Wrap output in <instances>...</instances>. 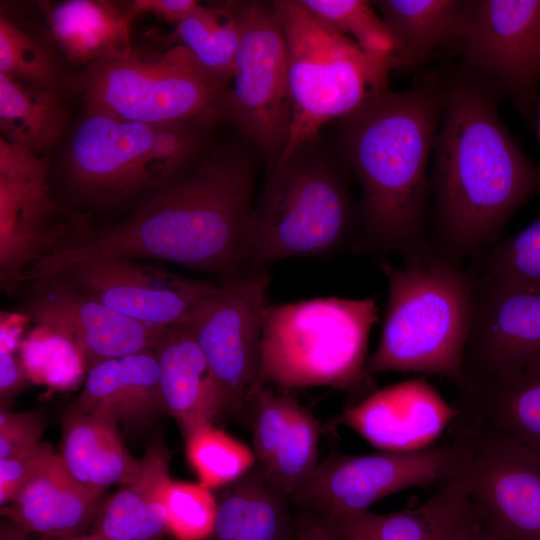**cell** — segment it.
Returning a JSON list of instances; mask_svg holds the SVG:
<instances>
[{"label": "cell", "instance_id": "37", "mask_svg": "<svg viewBox=\"0 0 540 540\" xmlns=\"http://www.w3.org/2000/svg\"><path fill=\"white\" fill-rule=\"evenodd\" d=\"M297 403L269 386L255 390L247 402L244 415L251 429L252 450L263 474L274 462Z\"/></svg>", "mask_w": 540, "mask_h": 540}, {"label": "cell", "instance_id": "7", "mask_svg": "<svg viewBox=\"0 0 540 540\" xmlns=\"http://www.w3.org/2000/svg\"><path fill=\"white\" fill-rule=\"evenodd\" d=\"M285 39L291 128L281 162L311 142L328 121L343 118L388 88L393 57L361 48L299 0L272 1ZM276 163V164H277Z\"/></svg>", "mask_w": 540, "mask_h": 540}, {"label": "cell", "instance_id": "28", "mask_svg": "<svg viewBox=\"0 0 540 540\" xmlns=\"http://www.w3.org/2000/svg\"><path fill=\"white\" fill-rule=\"evenodd\" d=\"M45 12L53 38L74 64L90 67L132 50L131 17L107 1L68 0Z\"/></svg>", "mask_w": 540, "mask_h": 540}, {"label": "cell", "instance_id": "35", "mask_svg": "<svg viewBox=\"0 0 540 540\" xmlns=\"http://www.w3.org/2000/svg\"><path fill=\"white\" fill-rule=\"evenodd\" d=\"M41 329L20 346L29 380L58 390L74 387L86 372L81 355L64 337Z\"/></svg>", "mask_w": 540, "mask_h": 540}, {"label": "cell", "instance_id": "19", "mask_svg": "<svg viewBox=\"0 0 540 540\" xmlns=\"http://www.w3.org/2000/svg\"><path fill=\"white\" fill-rule=\"evenodd\" d=\"M88 228L59 207L46 185L0 180V277L13 290L33 262L59 250Z\"/></svg>", "mask_w": 540, "mask_h": 540}, {"label": "cell", "instance_id": "29", "mask_svg": "<svg viewBox=\"0 0 540 540\" xmlns=\"http://www.w3.org/2000/svg\"><path fill=\"white\" fill-rule=\"evenodd\" d=\"M68 114L59 94L13 80L0 73L1 137L34 154L53 146Z\"/></svg>", "mask_w": 540, "mask_h": 540}, {"label": "cell", "instance_id": "18", "mask_svg": "<svg viewBox=\"0 0 540 540\" xmlns=\"http://www.w3.org/2000/svg\"><path fill=\"white\" fill-rule=\"evenodd\" d=\"M460 411L423 378L370 392L335 422L383 451H414L432 442Z\"/></svg>", "mask_w": 540, "mask_h": 540}, {"label": "cell", "instance_id": "9", "mask_svg": "<svg viewBox=\"0 0 540 540\" xmlns=\"http://www.w3.org/2000/svg\"><path fill=\"white\" fill-rule=\"evenodd\" d=\"M82 86L86 111L152 124L212 121L223 116L229 89L181 44L94 64Z\"/></svg>", "mask_w": 540, "mask_h": 540}, {"label": "cell", "instance_id": "44", "mask_svg": "<svg viewBox=\"0 0 540 540\" xmlns=\"http://www.w3.org/2000/svg\"><path fill=\"white\" fill-rule=\"evenodd\" d=\"M293 536L294 540H342L330 518L306 510L293 517Z\"/></svg>", "mask_w": 540, "mask_h": 540}, {"label": "cell", "instance_id": "41", "mask_svg": "<svg viewBox=\"0 0 540 540\" xmlns=\"http://www.w3.org/2000/svg\"><path fill=\"white\" fill-rule=\"evenodd\" d=\"M45 415L40 411L0 412V460L27 452L41 442L46 428Z\"/></svg>", "mask_w": 540, "mask_h": 540}, {"label": "cell", "instance_id": "22", "mask_svg": "<svg viewBox=\"0 0 540 540\" xmlns=\"http://www.w3.org/2000/svg\"><path fill=\"white\" fill-rule=\"evenodd\" d=\"M67 411L105 412L130 427L147 425L167 414L155 351L107 360L89 369L81 393Z\"/></svg>", "mask_w": 540, "mask_h": 540}, {"label": "cell", "instance_id": "49", "mask_svg": "<svg viewBox=\"0 0 540 540\" xmlns=\"http://www.w3.org/2000/svg\"><path fill=\"white\" fill-rule=\"evenodd\" d=\"M54 540H106V539L97 534L92 533L91 535H80V536L68 538V539H54Z\"/></svg>", "mask_w": 540, "mask_h": 540}, {"label": "cell", "instance_id": "43", "mask_svg": "<svg viewBox=\"0 0 540 540\" xmlns=\"http://www.w3.org/2000/svg\"><path fill=\"white\" fill-rule=\"evenodd\" d=\"M54 448L41 442L35 448L0 460V504L4 506L34 475Z\"/></svg>", "mask_w": 540, "mask_h": 540}, {"label": "cell", "instance_id": "4", "mask_svg": "<svg viewBox=\"0 0 540 540\" xmlns=\"http://www.w3.org/2000/svg\"><path fill=\"white\" fill-rule=\"evenodd\" d=\"M380 269L388 282L381 337L368 357L367 373L412 372L462 380L471 329L475 275L460 259L430 243Z\"/></svg>", "mask_w": 540, "mask_h": 540}, {"label": "cell", "instance_id": "2", "mask_svg": "<svg viewBox=\"0 0 540 540\" xmlns=\"http://www.w3.org/2000/svg\"><path fill=\"white\" fill-rule=\"evenodd\" d=\"M498 91L462 70L444 85L430 192L436 244L460 259L497 241L511 215L540 193V165L501 121Z\"/></svg>", "mask_w": 540, "mask_h": 540}, {"label": "cell", "instance_id": "17", "mask_svg": "<svg viewBox=\"0 0 540 540\" xmlns=\"http://www.w3.org/2000/svg\"><path fill=\"white\" fill-rule=\"evenodd\" d=\"M24 315L68 341L78 350L86 372L95 365L154 350L167 327L129 318L97 302L54 275L36 282Z\"/></svg>", "mask_w": 540, "mask_h": 540}, {"label": "cell", "instance_id": "26", "mask_svg": "<svg viewBox=\"0 0 540 540\" xmlns=\"http://www.w3.org/2000/svg\"><path fill=\"white\" fill-rule=\"evenodd\" d=\"M349 517L380 540H473L484 531L457 475L417 507L386 514L369 510Z\"/></svg>", "mask_w": 540, "mask_h": 540}, {"label": "cell", "instance_id": "40", "mask_svg": "<svg viewBox=\"0 0 540 540\" xmlns=\"http://www.w3.org/2000/svg\"><path fill=\"white\" fill-rule=\"evenodd\" d=\"M265 481L256 464L236 481L222 487L216 498L217 508L212 540H235L248 513L250 503Z\"/></svg>", "mask_w": 540, "mask_h": 540}, {"label": "cell", "instance_id": "42", "mask_svg": "<svg viewBox=\"0 0 540 540\" xmlns=\"http://www.w3.org/2000/svg\"><path fill=\"white\" fill-rule=\"evenodd\" d=\"M47 174L46 160L0 138V180L15 184L46 185Z\"/></svg>", "mask_w": 540, "mask_h": 540}, {"label": "cell", "instance_id": "34", "mask_svg": "<svg viewBox=\"0 0 540 540\" xmlns=\"http://www.w3.org/2000/svg\"><path fill=\"white\" fill-rule=\"evenodd\" d=\"M319 441L318 420L298 402L274 462L264 474L266 482L289 501L315 472Z\"/></svg>", "mask_w": 540, "mask_h": 540}, {"label": "cell", "instance_id": "51", "mask_svg": "<svg viewBox=\"0 0 540 540\" xmlns=\"http://www.w3.org/2000/svg\"><path fill=\"white\" fill-rule=\"evenodd\" d=\"M286 540H294L293 531H292L291 535Z\"/></svg>", "mask_w": 540, "mask_h": 540}, {"label": "cell", "instance_id": "36", "mask_svg": "<svg viewBox=\"0 0 540 540\" xmlns=\"http://www.w3.org/2000/svg\"><path fill=\"white\" fill-rule=\"evenodd\" d=\"M318 18L369 52L390 55L395 42L372 2L365 0H299Z\"/></svg>", "mask_w": 540, "mask_h": 540}, {"label": "cell", "instance_id": "12", "mask_svg": "<svg viewBox=\"0 0 540 540\" xmlns=\"http://www.w3.org/2000/svg\"><path fill=\"white\" fill-rule=\"evenodd\" d=\"M269 284L266 268L225 278L184 323L214 377L222 418L244 415L256 388Z\"/></svg>", "mask_w": 540, "mask_h": 540}, {"label": "cell", "instance_id": "16", "mask_svg": "<svg viewBox=\"0 0 540 540\" xmlns=\"http://www.w3.org/2000/svg\"><path fill=\"white\" fill-rule=\"evenodd\" d=\"M475 279L459 383L488 384L540 361V293L504 287L476 275Z\"/></svg>", "mask_w": 540, "mask_h": 540}, {"label": "cell", "instance_id": "33", "mask_svg": "<svg viewBox=\"0 0 540 540\" xmlns=\"http://www.w3.org/2000/svg\"><path fill=\"white\" fill-rule=\"evenodd\" d=\"M0 73L27 85L60 92L64 73L52 50L6 16H0Z\"/></svg>", "mask_w": 540, "mask_h": 540}, {"label": "cell", "instance_id": "39", "mask_svg": "<svg viewBox=\"0 0 540 540\" xmlns=\"http://www.w3.org/2000/svg\"><path fill=\"white\" fill-rule=\"evenodd\" d=\"M290 501L266 482L255 493L235 540H286L293 531Z\"/></svg>", "mask_w": 540, "mask_h": 540}, {"label": "cell", "instance_id": "21", "mask_svg": "<svg viewBox=\"0 0 540 540\" xmlns=\"http://www.w3.org/2000/svg\"><path fill=\"white\" fill-rule=\"evenodd\" d=\"M468 432L512 441L540 456V361L488 384H456Z\"/></svg>", "mask_w": 540, "mask_h": 540}, {"label": "cell", "instance_id": "20", "mask_svg": "<svg viewBox=\"0 0 540 540\" xmlns=\"http://www.w3.org/2000/svg\"><path fill=\"white\" fill-rule=\"evenodd\" d=\"M102 495L79 483L53 449L15 496L1 506L2 517L50 539L80 533L100 512Z\"/></svg>", "mask_w": 540, "mask_h": 540}, {"label": "cell", "instance_id": "23", "mask_svg": "<svg viewBox=\"0 0 540 540\" xmlns=\"http://www.w3.org/2000/svg\"><path fill=\"white\" fill-rule=\"evenodd\" d=\"M154 351L168 415L183 436L222 418L214 377L192 333L184 324L165 328Z\"/></svg>", "mask_w": 540, "mask_h": 540}, {"label": "cell", "instance_id": "3", "mask_svg": "<svg viewBox=\"0 0 540 540\" xmlns=\"http://www.w3.org/2000/svg\"><path fill=\"white\" fill-rule=\"evenodd\" d=\"M444 105L433 76L403 92L386 88L344 116L345 156L362 189L355 249L403 257L426 248L428 159Z\"/></svg>", "mask_w": 540, "mask_h": 540}, {"label": "cell", "instance_id": "14", "mask_svg": "<svg viewBox=\"0 0 540 540\" xmlns=\"http://www.w3.org/2000/svg\"><path fill=\"white\" fill-rule=\"evenodd\" d=\"M463 432L472 445L457 477L483 530L504 540H540V456L509 440Z\"/></svg>", "mask_w": 540, "mask_h": 540}, {"label": "cell", "instance_id": "30", "mask_svg": "<svg viewBox=\"0 0 540 540\" xmlns=\"http://www.w3.org/2000/svg\"><path fill=\"white\" fill-rule=\"evenodd\" d=\"M242 25L235 1L217 7L198 5L176 25L179 44L187 47L198 62L218 81L229 88Z\"/></svg>", "mask_w": 540, "mask_h": 540}, {"label": "cell", "instance_id": "47", "mask_svg": "<svg viewBox=\"0 0 540 540\" xmlns=\"http://www.w3.org/2000/svg\"><path fill=\"white\" fill-rule=\"evenodd\" d=\"M342 540H380L351 517L332 520Z\"/></svg>", "mask_w": 540, "mask_h": 540}, {"label": "cell", "instance_id": "13", "mask_svg": "<svg viewBox=\"0 0 540 540\" xmlns=\"http://www.w3.org/2000/svg\"><path fill=\"white\" fill-rule=\"evenodd\" d=\"M461 70L506 93L532 121L539 102L540 0H473Z\"/></svg>", "mask_w": 540, "mask_h": 540}, {"label": "cell", "instance_id": "5", "mask_svg": "<svg viewBox=\"0 0 540 540\" xmlns=\"http://www.w3.org/2000/svg\"><path fill=\"white\" fill-rule=\"evenodd\" d=\"M377 321L378 307L372 297L268 303L255 390L264 386L367 389L371 376L366 371V353Z\"/></svg>", "mask_w": 540, "mask_h": 540}, {"label": "cell", "instance_id": "24", "mask_svg": "<svg viewBox=\"0 0 540 540\" xmlns=\"http://www.w3.org/2000/svg\"><path fill=\"white\" fill-rule=\"evenodd\" d=\"M60 457L71 475L89 490L103 495L114 484L133 481L141 470V459L124 446L118 422L110 414L95 411L62 416Z\"/></svg>", "mask_w": 540, "mask_h": 540}, {"label": "cell", "instance_id": "50", "mask_svg": "<svg viewBox=\"0 0 540 540\" xmlns=\"http://www.w3.org/2000/svg\"><path fill=\"white\" fill-rule=\"evenodd\" d=\"M473 540H504V539L498 538L486 531H483L478 536H476Z\"/></svg>", "mask_w": 540, "mask_h": 540}, {"label": "cell", "instance_id": "53", "mask_svg": "<svg viewBox=\"0 0 540 540\" xmlns=\"http://www.w3.org/2000/svg\"><path fill=\"white\" fill-rule=\"evenodd\" d=\"M155 540H164V539H163V537H161V538H158V539H155Z\"/></svg>", "mask_w": 540, "mask_h": 540}, {"label": "cell", "instance_id": "11", "mask_svg": "<svg viewBox=\"0 0 540 540\" xmlns=\"http://www.w3.org/2000/svg\"><path fill=\"white\" fill-rule=\"evenodd\" d=\"M242 25L223 116L266 157L269 171L287 144L291 97L285 39L272 3L236 2Z\"/></svg>", "mask_w": 540, "mask_h": 540}, {"label": "cell", "instance_id": "46", "mask_svg": "<svg viewBox=\"0 0 540 540\" xmlns=\"http://www.w3.org/2000/svg\"><path fill=\"white\" fill-rule=\"evenodd\" d=\"M28 381L21 358L14 355V350L0 346L1 402L13 398Z\"/></svg>", "mask_w": 540, "mask_h": 540}, {"label": "cell", "instance_id": "32", "mask_svg": "<svg viewBox=\"0 0 540 540\" xmlns=\"http://www.w3.org/2000/svg\"><path fill=\"white\" fill-rule=\"evenodd\" d=\"M186 455L190 465L206 487H224L243 476L257 462L247 445L206 424L184 437Z\"/></svg>", "mask_w": 540, "mask_h": 540}, {"label": "cell", "instance_id": "27", "mask_svg": "<svg viewBox=\"0 0 540 540\" xmlns=\"http://www.w3.org/2000/svg\"><path fill=\"white\" fill-rule=\"evenodd\" d=\"M395 42L396 68L424 62L444 44L464 36L473 0L372 1Z\"/></svg>", "mask_w": 540, "mask_h": 540}, {"label": "cell", "instance_id": "8", "mask_svg": "<svg viewBox=\"0 0 540 540\" xmlns=\"http://www.w3.org/2000/svg\"><path fill=\"white\" fill-rule=\"evenodd\" d=\"M197 122L152 124L84 111L69 147L68 178L97 201L125 200L179 177L199 149Z\"/></svg>", "mask_w": 540, "mask_h": 540}, {"label": "cell", "instance_id": "25", "mask_svg": "<svg viewBox=\"0 0 540 540\" xmlns=\"http://www.w3.org/2000/svg\"><path fill=\"white\" fill-rule=\"evenodd\" d=\"M170 453L161 441L151 443L141 470L121 485L95 518L94 534L106 540H155L168 531L166 494Z\"/></svg>", "mask_w": 540, "mask_h": 540}, {"label": "cell", "instance_id": "6", "mask_svg": "<svg viewBox=\"0 0 540 540\" xmlns=\"http://www.w3.org/2000/svg\"><path fill=\"white\" fill-rule=\"evenodd\" d=\"M310 143V142H309ZM301 146L269 172L246 234L250 270L291 257H325L355 245L359 216L344 176Z\"/></svg>", "mask_w": 540, "mask_h": 540}, {"label": "cell", "instance_id": "48", "mask_svg": "<svg viewBox=\"0 0 540 540\" xmlns=\"http://www.w3.org/2000/svg\"><path fill=\"white\" fill-rule=\"evenodd\" d=\"M37 535L23 529L13 521L6 519L1 522L0 540H34Z\"/></svg>", "mask_w": 540, "mask_h": 540}, {"label": "cell", "instance_id": "45", "mask_svg": "<svg viewBox=\"0 0 540 540\" xmlns=\"http://www.w3.org/2000/svg\"><path fill=\"white\" fill-rule=\"evenodd\" d=\"M195 0H137L127 11L133 19L140 12H153L164 21L178 25L198 6Z\"/></svg>", "mask_w": 540, "mask_h": 540}, {"label": "cell", "instance_id": "38", "mask_svg": "<svg viewBox=\"0 0 540 540\" xmlns=\"http://www.w3.org/2000/svg\"><path fill=\"white\" fill-rule=\"evenodd\" d=\"M168 531L176 540H205L212 536L217 501L202 483L172 481L166 494Z\"/></svg>", "mask_w": 540, "mask_h": 540}, {"label": "cell", "instance_id": "52", "mask_svg": "<svg viewBox=\"0 0 540 540\" xmlns=\"http://www.w3.org/2000/svg\"><path fill=\"white\" fill-rule=\"evenodd\" d=\"M42 540H54V539H50V538H44V537H42Z\"/></svg>", "mask_w": 540, "mask_h": 540}, {"label": "cell", "instance_id": "15", "mask_svg": "<svg viewBox=\"0 0 540 540\" xmlns=\"http://www.w3.org/2000/svg\"><path fill=\"white\" fill-rule=\"evenodd\" d=\"M55 275L120 314L157 327L188 322L217 287L209 281L178 275L157 263L123 257L76 263Z\"/></svg>", "mask_w": 540, "mask_h": 540}, {"label": "cell", "instance_id": "1", "mask_svg": "<svg viewBox=\"0 0 540 540\" xmlns=\"http://www.w3.org/2000/svg\"><path fill=\"white\" fill-rule=\"evenodd\" d=\"M254 179L244 153L219 149L194 171L153 192L127 218L88 229L32 263L26 280L39 282L76 263L109 257L166 260L223 279L247 272Z\"/></svg>", "mask_w": 540, "mask_h": 540}, {"label": "cell", "instance_id": "10", "mask_svg": "<svg viewBox=\"0 0 540 540\" xmlns=\"http://www.w3.org/2000/svg\"><path fill=\"white\" fill-rule=\"evenodd\" d=\"M471 445L470 437L462 432L452 443L439 447L330 455L319 462L290 504L331 520L357 515L402 490L441 486L458 474Z\"/></svg>", "mask_w": 540, "mask_h": 540}, {"label": "cell", "instance_id": "31", "mask_svg": "<svg viewBox=\"0 0 540 540\" xmlns=\"http://www.w3.org/2000/svg\"><path fill=\"white\" fill-rule=\"evenodd\" d=\"M473 258L477 277L540 293V213L516 235L495 241Z\"/></svg>", "mask_w": 540, "mask_h": 540}]
</instances>
